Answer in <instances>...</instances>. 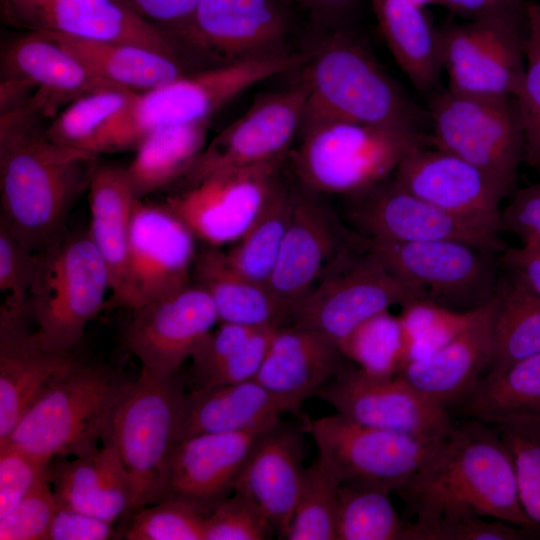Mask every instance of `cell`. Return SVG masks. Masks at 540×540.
Instances as JSON below:
<instances>
[{
    "mask_svg": "<svg viewBox=\"0 0 540 540\" xmlns=\"http://www.w3.org/2000/svg\"><path fill=\"white\" fill-rule=\"evenodd\" d=\"M441 5L469 19L526 15L522 0H441Z\"/></svg>",
    "mask_w": 540,
    "mask_h": 540,
    "instance_id": "obj_59",
    "label": "cell"
},
{
    "mask_svg": "<svg viewBox=\"0 0 540 540\" xmlns=\"http://www.w3.org/2000/svg\"><path fill=\"white\" fill-rule=\"evenodd\" d=\"M35 254L13 236L0 219V316L31 317L30 291L34 278Z\"/></svg>",
    "mask_w": 540,
    "mask_h": 540,
    "instance_id": "obj_49",
    "label": "cell"
},
{
    "mask_svg": "<svg viewBox=\"0 0 540 540\" xmlns=\"http://www.w3.org/2000/svg\"><path fill=\"white\" fill-rule=\"evenodd\" d=\"M414 4L425 7L430 4H441V0H410Z\"/></svg>",
    "mask_w": 540,
    "mask_h": 540,
    "instance_id": "obj_61",
    "label": "cell"
},
{
    "mask_svg": "<svg viewBox=\"0 0 540 540\" xmlns=\"http://www.w3.org/2000/svg\"><path fill=\"white\" fill-rule=\"evenodd\" d=\"M301 431L280 419L257 441L235 483L285 539L301 491L305 469Z\"/></svg>",
    "mask_w": 540,
    "mask_h": 540,
    "instance_id": "obj_26",
    "label": "cell"
},
{
    "mask_svg": "<svg viewBox=\"0 0 540 540\" xmlns=\"http://www.w3.org/2000/svg\"><path fill=\"white\" fill-rule=\"evenodd\" d=\"M185 394L179 373L159 376L141 371L108 421L101 440L115 449L130 475L134 492L131 514L155 501L176 444Z\"/></svg>",
    "mask_w": 540,
    "mask_h": 540,
    "instance_id": "obj_7",
    "label": "cell"
},
{
    "mask_svg": "<svg viewBox=\"0 0 540 540\" xmlns=\"http://www.w3.org/2000/svg\"><path fill=\"white\" fill-rule=\"evenodd\" d=\"M292 203L293 184L282 179L255 222L226 251L233 268L268 286L289 226Z\"/></svg>",
    "mask_w": 540,
    "mask_h": 540,
    "instance_id": "obj_40",
    "label": "cell"
},
{
    "mask_svg": "<svg viewBox=\"0 0 540 540\" xmlns=\"http://www.w3.org/2000/svg\"><path fill=\"white\" fill-rule=\"evenodd\" d=\"M451 411L494 427L540 423V353L483 375Z\"/></svg>",
    "mask_w": 540,
    "mask_h": 540,
    "instance_id": "obj_37",
    "label": "cell"
},
{
    "mask_svg": "<svg viewBox=\"0 0 540 540\" xmlns=\"http://www.w3.org/2000/svg\"><path fill=\"white\" fill-rule=\"evenodd\" d=\"M484 306L455 310L423 299H414L401 306L398 316L407 341V363L425 358L443 347L467 328Z\"/></svg>",
    "mask_w": 540,
    "mask_h": 540,
    "instance_id": "obj_44",
    "label": "cell"
},
{
    "mask_svg": "<svg viewBox=\"0 0 540 540\" xmlns=\"http://www.w3.org/2000/svg\"><path fill=\"white\" fill-rule=\"evenodd\" d=\"M1 14L27 32L135 44L180 58L160 28L119 0H1Z\"/></svg>",
    "mask_w": 540,
    "mask_h": 540,
    "instance_id": "obj_22",
    "label": "cell"
},
{
    "mask_svg": "<svg viewBox=\"0 0 540 540\" xmlns=\"http://www.w3.org/2000/svg\"><path fill=\"white\" fill-rule=\"evenodd\" d=\"M398 493L417 522L476 514L535 529L521 506L513 460L499 431L475 419L454 421Z\"/></svg>",
    "mask_w": 540,
    "mask_h": 540,
    "instance_id": "obj_2",
    "label": "cell"
},
{
    "mask_svg": "<svg viewBox=\"0 0 540 540\" xmlns=\"http://www.w3.org/2000/svg\"><path fill=\"white\" fill-rule=\"evenodd\" d=\"M192 283L210 296L221 323L280 327L289 319V309L271 289L233 268L219 247L206 245L197 252Z\"/></svg>",
    "mask_w": 540,
    "mask_h": 540,
    "instance_id": "obj_33",
    "label": "cell"
},
{
    "mask_svg": "<svg viewBox=\"0 0 540 540\" xmlns=\"http://www.w3.org/2000/svg\"><path fill=\"white\" fill-rule=\"evenodd\" d=\"M390 494L341 485L335 540H402L406 528Z\"/></svg>",
    "mask_w": 540,
    "mask_h": 540,
    "instance_id": "obj_42",
    "label": "cell"
},
{
    "mask_svg": "<svg viewBox=\"0 0 540 540\" xmlns=\"http://www.w3.org/2000/svg\"><path fill=\"white\" fill-rule=\"evenodd\" d=\"M111 291L108 267L89 230L66 233L35 254L30 313L36 334L47 349L73 353L87 325Z\"/></svg>",
    "mask_w": 540,
    "mask_h": 540,
    "instance_id": "obj_6",
    "label": "cell"
},
{
    "mask_svg": "<svg viewBox=\"0 0 540 540\" xmlns=\"http://www.w3.org/2000/svg\"><path fill=\"white\" fill-rule=\"evenodd\" d=\"M307 95L308 85L301 77L289 88L257 96L246 112L207 142L179 180L181 189L221 170L286 160Z\"/></svg>",
    "mask_w": 540,
    "mask_h": 540,
    "instance_id": "obj_17",
    "label": "cell"
},
{
    "mask_svg": "<svg viewBox=\"0 0 540 540\" xmlns=\"http://www.w3.org/2000/svg\"><path fill=\"white\" fill-rule=\"evenodd\" d=\"M302 68L308 95L301 126L339 119L411 133H426L430 127L428 111L404 92L367 43L347 28L327 34L309 51Z\"/></svg>",
    "mask_w": 540,
    "mask_h": 540,
    "instance_id": "obj_3",
    "label": "cell"
},
{
    "mask_svg": "<svg viewBox=\"0 0 540 540\" xmlns=\"http://www.w3.org/2000/svg\"><path fill=\"white\" fill-rule=\"evenodd\" d=\"M341 478L322 454L305 469L287 540H335Z\"/></svg>",
    "mask_w": 540,
    "mask_h": 540,
    "instance_id": "obj_41",
    "label": "cell"
},
{
    "mask_svg": "<svg viewBox=\"0 0 540 540\" xmlns=\"http://www.w3.org/2000/svg\"><path fill=\"white\" fill-rule=\"evenodd\" d=\"M277 328L275 326L257 328L248 340L198 388L254 380L264 362Z\"/></svg>",
    "mask_w": 540,
    "mask_h": 540,
    "instance_id": "obj_54",
    "label": "cell"
},
{
    "mask_svg": "<svg viewBox=\"0 0 540 540\" xmlns=\"http://www.w3.org/2000/svg\"><path fill=\"white\" fill-rule=\"evenodd\" d=\"M525 73L515 97L524 135V160L540 168V5L526 6Z\"/></svg>",
    "mask_w": 540,
    "mask_h": 540,
    "instance_id": "obj_46",
    "label": "cell"
},
{
    "mask_svg": "<svg viewBox=\"0 0 540 540\" xmlns=\"http://www.w3.org/2000/svg\"><path fill=\"white\" fill-rule=\"evenodd\" d=\"M139 93L111 85L70 103L46 128L54 142L95 155L137 148L141 137L133 120Z\"/></svg>",
    "mask_w": 540,
    "mask_h": 540,
    "instance_id": "obj_31",
    "label": "cell"
},
{
    "mask_svg": "<svg viewBox=\"0 0 540 540\" xmlns=\"http://www.w3.org/2000/svg\"><path fill=\"white\" fill-rule=\"evenodd\" d=\"M496 428L513 460L523 511L540 531V423H516Z\"/></svg>",
    "mask_w": 540,
    "mask_h": 540,
    "instance_id": "obj_47",
    "label": "cell"
},
{
    "mask_svg": "<svg viewBox=\"0 0 540 540\" xmlns=\"http://www.w3.org/2000/svg\"><path fill=\"white\" fill-rule=\"evenodd\" d=\"M491 302L455 338L397 374L422 396L450 412L486 373L493 356Z\"/></svg>",
    "mask_w": 540,
    "mask_h": 540,
    "instance_id": "obj_27",
    "label": "cell"
},
{
    "mask_svg": "<svg viewBox=\"0 0 540 540\" xmlns=\"http://www.w3.org/2000/svg\"><path fill=\"white\" fill-rule=\"evenodd\" d=\"M316 14L327 17V21L346 15L357 4L358 0H302Z\"/></svg>",
    "mask_w": 540,
    "mask_h": 540,
    "instance_id": "obj_60",
    "label": "cell"
},
{
    "mask_svg": "<svg viewBox=\"0 0 540 540\" xmlns=\"http://www.w3.org/2000/svg\"><path fill=\"white\" fill-rule=\"evenodd\" d=\"M288 158L295 181L319 194L353 197L393 176L412 150L431 146L430 134L325 119L300 126Z\"/></svg>",
    "mask_w": 540,
    "mask_h": 540,
    "instance_id": "obj_5",
    "label": "cell"
},
{
    "mask_svg": "<svg viewBox=\"0 0 540 540\" xmlns=\"http://www.w3.org/2000/svg\"><path fill=\"white\" fill-rule=\"evenodd\" d=\"M40 121L19 110L0 117V219L33 254L67 233L97 163V155L51 140Z\"/></svg>",
    "mask_w": 540,
    "mask_h": 540,
    "instance_id": "obj_1",
    "label": "cell"
},
{
    "mask_svg": "<svg viewBox=\"0 0 540 540\" xmlns=\"http://www.w3.org/2000/svg\"><path fill=\"white\" fill-rule=\"evenodd\" d=\"M88 190V230L108 267L115 302L124 279L131 221L138 198L126 168L98 162L92 171Z\"/></svg>",
    "mask_w": 540,
    "mask_h": 540,
    "instance_id": "obj_36",
    "label": "cell"
},
{
    "mask_svg": "<svg viewBox=\"0 0 540 540\" xmlns=\"http://www.w3.org/2000/svg\"><path fill=\"white\" fill-rule=\"evenodd\" d=\"M132 381L76 356L42 389L8 438L11 444L52 461L96 449L108 421Z\"/></svg>",
    "mask_w": 540,
    "mask_h": 540,
    "instance_id": "obj_4",
    "label": "cell"
},
{
    "mask_svg": "<svg viewBox=\"0 0 540 540\" xmlns=\"http://www.w3.org/2000/svg\"><path fill=\"white\" fill-rule=\"evenodd\" d=\"M303 431L334 465L341 485L388 494L405 488L442 440L361 425L339 413L305 418Z\"/></svg>",
    "mask_w": 540,
    "mask_h": 540,
    "instance_id": "obj_12",
    "label": "cell"
},
{
    "mask_svg": "<svg viewBox=\"0 0 540 540\" xmlns=\"http://www.w3.org/2000/svg\"><path fill=\"white\" fill-rule=\"evenodd\" d=\"M49 481L59 506L112 524L125 521L131 514L132 481L117 452L108 444L72 460H52Z\"/></svg>",
    "mask_w": 540,
    "mask_h": 540,
    "instance_id": "obj_30",
    "label": "cell"
},
{
    "mask_svg": "<svg viewBox=\"0 0 540 540\" xmlns=\"http://www.w3.org/2000/svg\"><path fill=\"white\" fill-rule=\"evenodd\" d=\"M142 19L166 28L189 18L203 0H119Z\"/></svg>",
    "mask_w": 540,
    "mask_h": 540,
    "instance_id": "obj_57",
    "label": "cell"
},
{
    "mask_svg": "<svg viewBox=\"0 0 540 540\" xmlns=\"http://www.w3.org/2000/svg\"><path fill=\"white\" fill-rule=\"evenodd\" d=\"M364 245L417 299L464 311L493 299L500 275L498 253L453 240L387 242L364 238Z\"/></svg>",
    "mask_w": 540,
    "mask_h": 540,
    "instance_id": "obj_9",
    "label": "cell"
},
{
    "mask_svg": "<svg viewBox=\"0 0 540 540\" xmlns=\"http://www.w3.org/2000/svg\"><path fill=\"white\" fill-rule=\"evenodd\" d=\"M308 57L309 51H293L189 72L138 94L132 112L135 127L142 140L159 127L208 122L243 91L265 79L301 68Z\"/></svg>",
    "mask_w": 540,
    "mask_h": 540,
    "instance_id": "obj_13",
    "label": "cell"
},
{
    "mask_svg": "<svg viewBox=\"0 0 540 540\" xmlns=\"http://www.w3.org/2000/svg\"><path fill=\"white\" fill-rule=\"evenodd\" d=\"M196 240L164 204L137 199L124 279L114 304L133 311L191 285Z\"/></svg>",
    "mask_w": 540,
    "mask_h": 540,
    "instance_id": "obj_15",
    "label": "cell"
},
{
    "mask_svg": "<svg viewBox=\"0 0 540 540\" xmlns=\"http://www.w3.org/2000/svg\"><path fill=\"white\" fill-rule=\"evenodd\" d=\"M523 17L476 18L440 29L448 89L515 98L525 73Z\"/></svg>",
    "mask_w": 540,
    "mask_h": 540,
    "instance_id": "obj_16",
    "label": "cell"
},
{
    "mask_svg": "<svg viewBox=\"0 0 540 540\" xmlns=\"http://www.w3.org/2000/svg\"><path fill=\"white\" fill-rule=\"evenodd\" d=\"M274 528L260 507L234 491L205 516L204 540H264Z\"/></svg>",
    "mask_w": 540,
    "mask_h": 540,
    "instance_id": "obj_50",
    "label": "cell"
},
{
    "mask_svg": "<svg viewBox=\"0 0 540 540\" xmlns=\"http://www.w3.org/2000/svg\"><path fill=\"white\" fill-rule=\"evenodd\" d=\"M161 30L199 70L293 52L283 0H203L189 18Z\"/></svg>",
    "mask_w": 540,
    "mask_h": 540,
    "instance_id": "obj_8",
    "label": "cell"
},
{
    "mask_svg": "<svg viewBox=\"0 0 540 540\" xmlns=\"http://www.w3.org/2000/svg\"><path fill=\"white\" fill-rule=\"evenodd\" d=\"M29 319L0 317V444L45 385L75 357L44 347Z\"/></svg>",
    "mask_w": 540,
    "mask_h": 540,
    "instance_id": "obj_29",
    "label": "cell"
},
{
    "mask_svg": "<svg viewBox=\"0 0 540 540\" xmlns=\"http://www.w3.org/2000/svg\"><path fill=\"white\" fill-rule=\"evenodd\" d=\"M491 329L493 356L485 374L540 353V297L506 272L491 302Z\"/></svg>",
    "mask_w": 540,
    "mask_h": 540,
    "instance_id": "obj_39",
    "label": "cell"
},
{
    "mask_svg": "<svg viewBox=\"0 0 540 540\" xmlns=\"http://www.w3.org/2000/svg\"><path fill=\"white\" fill-rule=\"evenodd\" d=\"M205 515L178 500L145 506L125 520L127 540H204Z\"/></svg>",
    "mask_w": 540,
    "mask_h": 540,
    "instance_id": "obj_45",
    "label": "cell"
},
{
    "mask_svg": "<svg viewBox=\"0 0 540 540\" xmlns=\"http://www.w3.org/2000/svg\"><path fill=\"white\" fill-rule=\"evenodd\" d=\"M115 535V524L58 505L46 540H107Z\"/></svg>",
    "mask_w": 540,
    "mask_h": 540,
    "instance_id": "obj_56",
    "label": "cell"
},
{
    "mask_svg": "<svg viewBox=\"0 0 540 540\" xmlns=\"http://www.w3.org/2000/svg\"><path fill=\"white\" fill-rule=\"evenodd\" d=\"M380 31L396 63L421 93L438 90L443 72L440 30L410 0H372Z\"/></svg>",
    "mask_w": 540,
    "mask_h": 540,
    "instance_id": "obj_34",
    "label": "cell"
},
{
    "mask_svg": "<svg viewBox=\"0 0 540 540\" xmlns=\"http://www.w3.org/2000/svg\"><path fill=\"white\" fill-rule=\"evenodd\" d=\"M498 260L504 272L540 297V246L521 244L505 248Z\"/></svg>",
    "mask_w": 540,
    "mask_h": 540,
    "instance_id": "obj_58",
    "label": "cell"
},
{
    "mask_svg": "<svg viewBox=\"0 0 540 540\" xmlns=\"http://www.w3.org/2000/svg\"><path fill=\"white\" fill-rule=\"evenodd\" d=\"M320 195L297 181L293 184L289 226L268 282L290 313L345 252L363 243Z\"/></svg>",
    "mask_w": 540,
    "mask_h": 540,
    "instance_id": "obj_19",
    "label": "cell"
},
{
    "mask_svg": "<svg viewBox=\"0 0 540 540\" xmlns=\"http://www.w3.org/2000/svg\"><path fill=\"white\" fill-rule=\"evenodd\" d=\"M50 36L104 81L143 93L163 86L189 72L178 58L129 43Z\"/></svg>",
    "mask_w": 540,
    "mask_h": 540,
    "instance_id": "obj_35",
    "label": "cell"
},
{
    "mask_svg": "<svg viewBox=\"0 0 540 540\" xmlns=\"http://www.w3.org/2000/svg\"><path fill=\"white\" fill-rule=\"evenodd\" d=\"M315 396L336 413L365 426L440 440L450 432V412L422 396L399 376L345 365Z\"/></svg>",
    "mask_w": 540,
    "mask_h": 540,
    "instance_id": "obj_20",
    "label": "cell"
},
{
    "mask_svg": "<svg viewBox=\"0 0 540 540\" xmlns=\"http://www.w3.org/2000/svg\"><path fill=\"white\" fill-rule=\"evenodd\" d=\"M280 419L242 431L199 434L177 442L167 460L154 503L178 500L206 516L234 492L236 480L255 444Z\"/></svg>",
    "mask_w": 540,
    "mask_h": 540,
    "instance_id": "obj_21",
    "label": "cell"
},
{
    "mask_svg": "<svg viewBox=\"0 0 540 540\" xmlns=\"http://www.w3.org/2000/svg\"><path fill=\"white\" fill-rule=\"evenodd\" d=\"M285 160L215 172L168 196L163 203L208 246L239 240L263 211Z\"/></svg>",
    "mask_w": 540,
    "mask_h": 540,
    "instance_id": "obj_14",
    "label": "cell"
},
{
    "mask_svg": "<svg viewBox=\"0 0 540 540\" xmlns=\"http://www.w3.org/2000/svg\"><path fill=\"white\" fill-rule=\"evenodd\" d=\"M431 146L450 152L513 189L524 160L516 99L437 90L429 100Z\"/></svg>",
    "mask_w": 540,
    "mask_h": 540,
    "instance_id": "obj_10",
    "label": "cell"
},
{
    "mask_svg": "<svg viewBox=\"0 0 540 540\" xmlns=\"http://www.w3.org/2000/svg\"><path fill=\"white\" fill-rule=\"evenodd\" d=\"M417 299L363 243L345 252L291 310V325L311 328L339 347L368 319Z\"/></svg>",
    "mask_w": 540,
    "mask_h": 540,
    "instance_id": "obj_11",
    "label": "cell"
},
{
    "mask_svg": "<svg viewBox=\"0 0 540 540\" xmlns=\"http://www.w3.org/2000/svg\"><path fill=\"white\" fill-rule=\"evenodd\" d=\"M393 178L440 209L504 230L500 204L511 189L450 152L433 146L416 148L402 159Z\"/></svg>",
    "mask_w": 540,
    "mask_h": 540,
    "instance_id": "obj_24",
    "label": "cell"
},
{
    "mask_svg": "<svg viewBox=\"0 0 540 540\" xmlns=\"http://www.w3.org/2000/svg\"><path fill=\"white\" fill-rule=\"evenodd\" d=\"M131 312L123 344L139 360L141 371L159 376L179 373L181 365L219 321L212 299L194 283Z\"/></svg>",
    "mask_w": 540,
    "mask_h": 540,
    "instance_id": "obj_23",
    "label": "cell"
},
{
    "mask_svg": "<svg viewBox=\"0 0 540 540\" xmlns=\"http://www.w3.org/2000/svg\"><path fill=\"white\" fill-rule=\"evenodd\" d=\"M51 462L11 444L0 445V518L49 476Z\"/></svg>",
    "mask_w": 540,
    "mask_h": 540,
    "instance_id": "obj_52",
    "label": "cell"
},
{
    "mask_svg": "<svg viewBox=\"0 0 540 540\" xmlns=\"http://www.w3.org/2000/svg\"><path fill=\"white\" fill-rule=\"evenodd\" d=\"M57 508L48 476L0 518V540H46Z\"/></svg>",
    "mask_w": 540,
    "mask_h": 540,
    "instance_id": "obj_51",
    "label": "cell"
},
{
    "mask_svg": "<svg viewBox=\"0 0 540 540\" xmlns=\"http://www.w3.org/2000/svg\"><path fill=\"white\" fill-rule=\"evenodd\" d=\"M502 223L521 244L540 246V180L515 193L502 211Z\"/></svg>",
    "mask_w": 540,
    "mask_h": 540,
    "instance_id": "obj_55",
    "label": "cell"
},
{
    "mask_svg": "<svg viewBox=\"0 0 540 540\" xmlns=\"http://www.w3.org/2000/svg\"><path fill=\"white\" fill-rule=\"evenodd\" d=\"M340 349L359 368L377 375L395 376L408 361L402 323L389 310L361 324Z\"/></svg>",
    "mask_w": 540,
    "mask_h": 540,
    "instance_id": "obj_43",
    "label": "cell"
},
{
    "mask_svg": "<svg viewBox=\"0 0 540 540\" xmlns=\"http://www.w3.org/2000/svg\"><path fill=\"white\" fill-rule=\"evenodd\" d=\"M346 217L358 234L387 242H466L500 254L502 229L466 219L415 196L391 176L368 191L349 197Z\"/></svg>",
    "mask_w": 540,
    "mask_h": 540,
    "instance_id": "obj_18",
    "label": "cell"
},
{
    "mask_svg": "<svg viewBox=\"0 0 540 540\" xmlns=\"http://www.w3.org/2000/svg\"><path fill=\"white\" fill-rule=\"evenodd\" d=\"M540 531L501 520L487 521L476 514L442 516L428 522L408 523L402 540H528Z\"/></svg>",
    "mask_w": 540,
    "mask_h": 540,
    "instance_id": "obj_48",
    "label": "cell"
},
{
    "mask_svg": "<svg viewBox=\"0 0 540 540\" xmlns=\"http://www.w3.org/2000/svg\"><path fill=\"white\" fill-rule=\"evenodd\" d=\"M1 76L26 81L34 96L25 104L42 118L99 88L111 86L93 74L50 36L27 32L8 43L1 56Z\"/></svg>",
    "mask_w": 540,
    "mask_h": 540,
    "instance_id": "obj_25",
    "label": "cell"
},
{
    "mask_svg": "<svg viewBox=\"0 0 540 540\" xmlns=\"http://www.w3.org/2000/svg\"><path fill=\"white\" fill-rule=\"evenodd\" d=\"M345 358L339 345L319 331L280 326L255 380L298 413L304 400L316 395L346 365Z\"/></svg>",
    "mask_w": 540,
    "mask_h": 540,
    "instance_id": "obj_28",
    "label": "cell"
},
{
    "mask_svg": "<svg viewBox=\"0 0 540 540\" xmlns=\"http://www.w3.org/2000/svg\"><path fill=\"white\" fill-rule=\"evenodd\" d=\"M208 122L172 125L147 133L126 168L138 199L179 181L207 144Z\"/></svg>",
    "mask_w": 540,
    "mask_h": 540,
    "instance_id": "obj_38",
    "label": "cell"
},
{
    "mask_svg": "<svg viewBox=\"0 0 540 540\" xmlns=\"http://www.w3.org/2000/svg\"><path fill=\"white\" fill-rule=\"evenodd\" d=\"M285 413L297 414L288 401L255 379L192 389L184 397L176 443L199 434L246 430Z\"/></svg>",
    "mask_w": 540,
    "mask_h": 540,
    "instance_id": "obj_32",
    "label": "cell"
},
{
    "mask_svg": "<svg viewBox=\"0 0 540 540\" xmlns=\"http://www.w3.org/2000/svg\"><path fill=\"white\" fill-rule=\"evenodd\" d=\"M257 328L221 323L198 343L191 354L193 389L204 381L235 353Z\"/></svg>",
    "mask_w": 540,
    "mask_h": 540,
    "instance_id": "obj_53",
    "label": "cell"
}]
</instances>
